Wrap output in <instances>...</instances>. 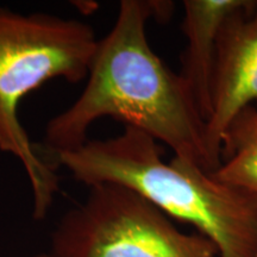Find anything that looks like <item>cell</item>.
<instances>
[{
    "instance_id": "obj_6",
    "label": "cell",
    "mask_w": 257,
    "mask_h": 257,
    "mask_svg": "<svg viewBox=\"0 0 257 257\" xmlns=\"http://www.w3.org/2000/svg\"><path fill=\"white\" fill-rule=\"evenodd\" d=\"M252 0H185L181 29L186 48L179 74L191 89L202 118L211 114L212 83L221 28L233 14Z\"/></svg>"
},
{
    "instance_id": "obj_8",
    "label": "cell",
    "mask_w": 257,
    "mask_h": 257,
    "mask_svg": "<svg viewBox=\"0 0 257 257\" xmlns=\"http://www.w3.org/2000/svg\"><path fill=\"white\" fill-rule=\"evenodd\" d=\"M35 257H48V256H47V253H41V255H37Z\"/></svg>"
},
{
    "instance_id": "obj_4",
    "label": "cell",
    "mask_w": 257,
    "mask_h": 257,
    "mask_svg": "<svg viewBox=\"0 0 257 257\" xmlns=\"http://www.w3.org/2000/svg\"><path fill=\"white\" fill-rule=\"evenodd\" d=\"M51 233L48 257H219L202 234L181 231L146 199L113 184L91 186Z\"/></svg>"
},
{
    "instance_id": "obj_2",
    "label": "cell",
    "mask_w": 257,
    "mask_h": 257,
    "mask_svg": "<svg viewBox=\"0 0 257 257\" xmlns=\"http://www.w3.org/2000/svg\"><path fill=\"white\" fill-rule=\"evenodd\" d=\"M88 187L121 186L167 217L192 225L214 244L219 257H252L257 243V200L223 184L192 161L161 157L159 142L125 126L118 136L87 141L54 159Z\"/></svg>"
},
{
    "instance_id": "obj_3",
    "label": "cell",
    "mask_w": 257,
    "mask_h": 257,
    "mask_svg": "<svg viewBox=\"0 0 257 257\" xmlns=\"http://www.w3.org/2000/svg\"><path fill=\"white\" fill-rule=\"evenodd\" d=\"M98 42L93 29L81 21L0 8V150L23 166L36 220L47 217L59 191V176L30 141L19 119V105L53 79L79 83L87 78Z\"/></svg>"
},
{
    "instance_id": "obj_7",
    "label": "cell",
    "mask_w": 257,
    "mask_h": 257,
    "mask_svg": "<svg viewBox=\"0 0 257 257\" xmlns=\"http://www.w3.org/2000/svg\"><path fill=\"white\" fill-rule=\"evenodd\" d=\"M211 174L257 200V107L253 105L240 111L227 126L221 163Z\"/></svg>"
},
{
    "instance_id": "obj_9",
    "label": "cell",
    "mask_w": 257,
    "mask_h": 257,
    "mask_svg": "<svg viewBox=\"0 0 257 257\" xmlns=\"http://www.w3.org/2000/svg\"><path fill=\"white\" fill-rule=\"evenodd\" d=\"M252 257H257V243H256V249H255V252H253V256Z\"/></svg>"
},
{
    "instance_id": "obj_5",
    "label": "cell",
    "mask_w": 257,
    "mask_h": 257,
    "mask_svg": "<svg viewBox=\"0 0 257 257\" xmlns=\"http://www.w3.org/2000/svg\"><path fill=\"white\" fill-rule=\"evenodd\" d=\"M257 100V2L244 8L221 28L211 114L206 121L208 149L218 167L227 126L240 111Z\"/></svg>"
},
{
    "instance_id": "obj_1",
    "label": "cell",
    "mask_w": 257,
    "mask_h": 257,
    "mask_svg": "<svg viewBox=\"0 0 257 257\" xmlns=\"http://www.w3.org/2000/svg\"><path fill=\"white\" fill-rule=\"evenodd\" d=\"M172 9L170 2H120L113 28L98 42L82 93L48 121L40 150L50 163L55 166L59 154L87 142L89 126L110 117L163 142L174 156L208 173L218 168L208 149L206 121L191 89L148 42V21H163Z\"/></svg>"
}]
</instances>
